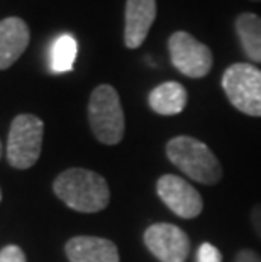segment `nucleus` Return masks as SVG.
Listing matches in <instances>:
<instances>
[{"label": "nucleus", "instance_id": "7", "mask_svg": "<svg viewBox=\"0 0 261 262\" xmlns=\"http://www.w3.org/2000/svg\"><path fill=\"white\" fill-rule=\"evenodd\" d=\"M158 196L180 219H195L202 213L204 202L200 193L190 183L176 174H165L156 183Z\"/></svg>", "mask_w": 261, "mask_h": 262}, {"label": "nucleus", "instance_id": "14", "mask_svg": "<svg viewBox=\"0 0 261 262\" xmlns=\"http://www.w3.org/2000/svg\"><path fill=\"white\" fill-rule=\"evenodd\" d=\"M76 58V41L73 36L61 34L51 48V70L54 73H65L73 68Z\"/></svg>", "mask_w": 261, "mask_h": 262}, {"label": "nucleus", "instance_id": "13", "mask_svg": "<svg viewBox=\"0 0 261 262\" xmlns=\"http://www.w3.org/2000/svg\"><path fill=\"white\" fill-rule=\"evenodd\" d=\"M236 34L239 37L244 54L261 63V17L253 12H243L236 19Z\"/></svg>", "mask_w": 261, "mask_h": 262}, {"label": "nucleus", "instance_id": "18", "mask_svg": "<svg viewBox=\"0 0 261 262\" xmlns=\"http://www.w3.org/2000/svg\"><path fill=\"white\" fill-rule=\"evenodd\" d=\"M251 224L256 230L258 237L261 238V205H256L251 211Z\"/></svg>", "mask_w": 261, "mask_h": 262}, {"label": "nucleus", "instance_id": "12", "mask_svg": "<svg viewBox=\"0 0 261 262\" xmlns=\"http://www.w3.org/2000/svg\"><path fill=\"white\" fill-rule=\"evenodd\" d=\"M149 107L159 115H176L183 112L188 100L187 90L176 81L161 83L149 93Z\"/></svg>", "mask_w": 261, "mask_h": 262}, {"label": "nucleus", "instance_id": "15", "mask_svg": "<svg viewBox=\"0 0 261 262\" xmlns=\"http://www.w3.org/2000/svg\"><path fill=\"white\" fill-rule=\"evenodd\" d=\"M197 262H222V255L212 244H202L197 252Z\"/></svg>", "mask_w": 261, "mask_h": 262}, {"label": "nucleus", "instance_id": "1", "mask_svg": "<svg viewBox=\"0 0 261 262\" xmlns=\"http://www.w3.org/2000/svg\"><path fill=\"white\" fill-rule=\"evenodd\" d=\"M54 193L66 206L82 213H95L110 202L107 181L90 169L71 168L54 180Z\"/></svg>", "mask_w": 261, "mask_h": 262}, {"label": "nucleus", "instance_id": "3", "mask_svg": "<svg viewBox=\"0 0 261 262\" xmlns=\"http://www.w3.org/2000/svg\"><path fill=\"white\" fill-rule=\"evenodd\" d=\"M88 122L97 141L115 146L124 137V112L119 93L110 85H98L88 102Z\"/></svg>", "mask_w": 261, "mask_h": 262}, {"label": "nucleus", "instance_id": "9", "mask_svg": "<svg viewBox=\"0 0 261 262\" xmlns=\"http://www.w3.org/2000/svg\"><path fill=\"white\" fill-rule=\"evenodd\" d=\"M156 19V0H127L124 42L129 49L139 48Z\"/></svg>", "mask_w": 261, "mask_h": 262}, {"label": "nucleus", "instance_id": "2", "mask_svg": "<svg viewBox=\"0 0 261 262\" xmlns=\"http://www.w3.org/2000/svg\"><path fill=\"white\" fill-rule=\"evenodd\" d=\"M166 156L190 180L202 185H215L222 178V168L217 156L207 144L195 137H173L166 144Z\"/></svg>", "mask_w": 261, "mask_h": 262}, {"label": "nucleus", "instance_id": "6", "mask_svg": "<svg viewBox=\"0 0 261 262\" xmlns=\"http://www.w3.org/2000/svg\"><path fill=\"white\" fill-rule=\"evenodd\" d=\"M171 63L188 78H204L212 68V51L185 31H176L168 39Z\"/></svg>", "mask_w": 261, "mask_h": 262}, {"label": "nucleus", "instance_id": "5", "mask_svg": "<svg viewBox=\"0 0 261 262\" xmlns=\"http://www.w3.org/2000/svg\"><path fill=\"white\" fill-rule=\"evenodd\" d=\"M44 124L31 114L17 115L12 120L7 141V159L10 166L27 169L39 159Z\"/></svg>", "mask_w": 261, "mask_h": 262}, {"label": "nucleus", "instance_id": "10", "mask_svg": "<svg viewBox=\"0 0 261 262\" xmlns=\"http://www.w3.org/2000/svg\"><path fill=\"white\" fill-rule=\"evenodd\" d=\"M29 27L21 17L0 20V70L10 68L29 44Z\"/></svg>", "mask_w": 261, "mask_h": 262}, {"label": "nucleus", "instance_id": "11", "mask_svg": "<svg viewBox=\"0 0 261 262\" xmlns=\"http://www.w3.org/2000/svg\"><path fill=\"white\" fill-rule=\"evenodd\" d=\"M66 255L70 262H121L115 244L102 237H73L66 244Z\"/></svg>", "mask_w": 261, "mask_h": 262}, {"label": "nucleus", "instance_id": "4", "mask_svg": "<svg viewBox=\"0 0 261 262\" xmlns=\"http://www.w3.org/2000/svg\"><path fill=\"white\" fill-rule=\"evenodd\" d=\"M222 88L232 107L249 117H261V70L256 66L231 64L222 75Z\"/></svg>", "mask_w": 261, "mask_h": 262}, {"label": "nucleus", "instance_id": "21", "mask_svg": "<svg viewBox=\"0 0 261 262\" xmlns=\"http://www.w3.org/2000/svg\"><path fill=\"white\" fill-rule=\"evenodd\" d=\"M0 200H2V193H0Z\"/></svg>", "mask_w": 261, "mask_h": 262}, {"label": "nucleus", "instance_id": "19", "mask_svg": "<svg viewBox=\"0 0 261 262\" xmlns=\"http://www.w3.org/2000/svg\"><path fill=\"white\" fill-rule=\"evenodd\" d=\"M0 152H2V144H0Z\"/></svg>", "mask_w": 261, "mask_h": 262}, {"label": "nucleus", "instance_id": "17", "mask_svg": "<svg viewBox=\"0 0 261 262\" xmlns=\"http://www.w3.org/2000/svg\"><path fill=\"white\" fill-rule=\"evenodd\" d=\"M234 262H261V255H258L251 249H243L237 252Z\"/></svg>", "mask_w": 261, "mask_h": 262}, {"label": "nucleus", "instance_id": "16", "mask_svg": "<svg viewBox=\"0 0 261 262\" xmlns=\"http://www.w3.org/2000/svg\"><path fill=\"white\" fill-rule=\"evenodd\" d=\"M0 262H26V255L17 245H7L0 252Z\"/></svg>", "mask_w": 261, "mask_h": 262}, {"label": "nucleus", "instance_id": "20", "mask_svg": "<svg viewBox=\"0 0 261 262\" xmlns=\"http://www.w3.org/2000/svg\"><path fill=\"white\" fill-rule=\"evenodd\" d=\"M253 2H261V0H253Z\"/></svg>", "mask_w": 261, "mask_h": 262}, {"label": "nucleus", "instance_id": "8", "mask_svg": "<svg viewBox=\"0 0 261 262\" xmlns=\"http://www.w3.org/2000/svg\"><path fill=\"white\" fill-rule=\"evenodd\" d=\"M144 244L159 262H185L190 254V238L180 227L171 224L148 227Z\"/></svg>", "mask_w": 261, "mask_h": 262}]
</instances>
